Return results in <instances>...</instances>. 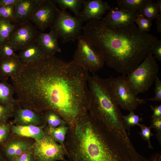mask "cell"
I'll return each mask as SVG.
<instances>
[{"label":"cell","instance_id":"obj_1","mask_svg":"<svg viewBox=\"0 0 161 161\" xmlns=\"http://www.w3.org/2000/svg\"><path fill=\"white\" fill-rule=\"evenodd\" d=\"M89 75L72 61L50 56L24 64L11 79L17 100L25 108L52 110L72 124L88 109Z\"/></svg>","mask_w":161,"mask_h":161},{"label":"cell","instance_id":"obj_2","mask_svg":"<svg viewBox=\"0 0 161 161\" xmlns=\"http://www.w3.org/2000/svg\"><path fill=\"white\" fill-rule=\"evenodd\" d=\"M82 30L100 52L105 64L126 75L142 63L157 40L140 31L135 23L110 28L101 20H93L83 26Z\"/></svg>","mask_w":161,"mask_h":161},{"label":"cell","instance_id":"obj_3","mask_svg":"<svg viewBox=\"0 0 161 161\" xmlns=\"http://www.w3.org/2000/svg\"><path fill=\"white\" fill-rule=\"evenodd\" d=\"M68 161H143L128 135L86 116L75 123Z\"/></svg>","mask_w":161,"mask_h":161},{"label":"cell","instance_id":"obj_4","mask_svg":"<svg viewBox=\"0 0 161 161\" xmlns=\"http://www.w3.org/2000/svg\"><path fill=\"white\" fill-rule=\"evenodd\" d=\"M88 85L89 95L88 109L93 117L127 134L123 115L114 96L111 78H103L89 75Z\"/></svg>","mask_w":161,"mask_h":161},{"label":"cell","instance_id":"obj_5","mask_svg":"<svg viewBox=\"0 0 161 161\" xmlns=\"http://www.w3.org/2000/svg\"><path fill=\"white\" fill-rule=\"evenodd\" d=\"M158 65L150 51L142 63L126 76L128 84L136 95L148 90L157 77Z\"/></svg>","mask_w":161,"mask_h":161},{"label":"cell","instance_id":"obj_6","mask_svg":"<svg viewBox=\"0 0 161 161\" xmlns=\"http://www.w3.org/2000/svg\"><path fill=\"white\" fill-rule=\"evenodd\" d=\"M77 40V47L72 61L88 72H95L102 68L105 62L97 47L83 35Z\"/></svg>","mask_w":161,"mask_h":161},{"label":"cell","instance_id":"obj_7","mask_svg":"<svg viewBox=\"0 0 161 161\" xmlns=\"http://www.w3.org/2000/svg\"><path fill=\"white\" fill-rule=\"evenodd\" d=\"M83 22L78 17L73 16L66 11L59 10L57 17L50 27L62 42H74L81 35Z\"/></svg>","mask_w":161,"mask_h":161},{"label":"cell","instance_id":"obj_8","mask_svg":"<svg viewBox=\"0 0 161 161\" xmlns=\"http://www.w3.org/2000/svg\"><path fill=\"white\" fill-rule=\"evenodd\" d=\"M111 78L115 98L121 109L133 111L140 105L145 103L144 99L140 98L134 93L128 84L126 75Z\"/></svg>","mask_w":161,"mask_h":161},{"label":"cell","instance_id":"obj_9","mask_svg":"<svg viewBox=\"0 0 161 161\" xmlns=\"http://www.w3.org/2000/svg\"><path fill=\"white\" fill-rule=\"evenodd\" d=\"M67 153L65 148L48 135L35 141L33 147L35 161H68L65 158Z\"/></svg>","mask_w":161,"mask_h":161},{"label":"cell","instance_id":"obj_10","mask_svg":"<svg viewBox=\"0 0 161 161\" xmlns=\"http://www.w3.org/2000/svg\"><path fill=\"white\" fill-rule=\"evenodd\" d=\"M39 32L34 25L28 21L17 25L8 41L16 52L21 51L35 42Z\"/></svg>","mask_w":161,"mask_h":161},{"label":"cell","instance_id":"obj_11","mask_svg":"<svg viewBox=\"0 0 161 161\" xmlns=\"http://www.w3.org/2000/svg\"><path fill=\"white\" fill-rule=\"evenodd\" d=\"M59 9L52 0H43L32 14L29 21L38 30L44 31L52 25L56 19Z\"/></svg>","mask_w":161,"mask_h":161},{"label":"cell","instance_id":"obj_12","mask_svg":"<svg viewBox=\"0 0 161 161\" xmlns=\"http://www.w3.org/2000/svg\"><path fill=\"white\" fill-rule=\"evenodd\" d=\"M82 8L77 16L83 22L100 20L106 12L111 8L107 1L102 0H84Z\"/></svg>","mask_w":161,"mask_h":161},{"label":"cell","instance_id":"obj_13","mask_svg":"<svg viewBox=\"0 0 161 161\" xmlns=\"http://www.w3.org/2000/svg\"><path fill=\"white\" fill-rule=\"evenodd\" d=\"M105 17L101 20L107 27L112 28L126 26L133 23L137 14L119 7L111 8Z\"/></svg>","mask_w":161,"mask_h":161},{"label":"cell","instance_id":"obj_14","mask_svg":"<svg viewBox=\"0 0 161 161\" xmlns=\"http://www.w3.org/2000/svg\"><path fill=\"white\" fill-rule=\"evenodd\" d=\"M42 1L43 0H19L15 6L13 22L18 25L29 21L32 14Z\"/></svg>","mask_w":161,"mask_h":161},{"label":"cell","instance_id":"obj_15","mask_svg":"<svg viewBox=\"0 0 161 161\" xmlns=\"http://www.w3.org/2000/svg\"><path fill=\"white\" fill-rule=\"evenodd\" d=\"M58 37L51 30L48 33L39 32L36 42L45 56H54L61 52V49L58 43Z\"/></svg>","mask_w":161,"mask_h":161},{"label":"cell","instance_id":"obj_16","mask_svg":"<svg viewBox=\"0 0 161 161\" xmlns=\"http://www.w3.org/2000/svg\"><path fill=\"white\" fill-rule=\"evenodd\" d=\"M24 64L18 55L0 57V80H7L9 77L11 78L16 77L21 72Z\"/></svg>","mask_w":161,"mask_h":161},{"label":"cell","instance_id":"obj_17","mask_svg":"<svg viewBox=\"0 0 161 161\" xmlns=\"http://www.w3.org/2000/svg\"><path fill=\"white\" fill-rule=\"evenodd\" d=\"M31 142L16 139L5 145L1 153L6 161H13L16 157L33 147Z\"/></svg>","mask_w":161,"mask_h":161},{"label":"cell","instance_id":"obj_18","mask_svg":"<svg viewBox=\"0 0 161 161\" xmlns=\"http://www.w3.org/2000/svg\"><path fill=\"white\" fill-rule=\"evenodd\" d=\"M13 114L15 121L18 125L36 126L42 122L41 118L39 114L27 108L15 109Z\"/></svg>","mask_w":161,"mask_h":161},{"label":"cell","instance_id":"obj_19","mask_svg":"<svg viewBox=\"0 0 161 161\" xmlns=\"http://www.w3.org/2000/svg\"><path fill=\"white\" fill-rule=\"evenodd\" d=\"M15 93L14 86L8 83L7 80L0 82V105L15 109L18 103L13 95Z\"/></svg>","mask_w":161,"mask_h":161},{"label":"cell","instance_id":"obj_20","mask_svg":"<svg viewBox=\"0 0 161 161\" xmlns=\"http://www.w3.org/2000/svg\"><path fill=\"white\" fill-rule=\"evenodd\" d=\"M42 127L35 125H13L11 130L13 132L18 135L34 139L35 141L42 138L45 135Z\"/></svg>","mask_w":161,"mask_h":161},{"label":"cell","instance_id":"obj_21","mask_svg":"<svg viewBox=\"0 0 161 161\" xmlns=\"http://www.w3.org/2000/svg\"><path fill=\"white\" fill-rule=\"evenodd\" d=\"M18 55L24 64L35 61L45 56L36 42L20 51Z\"/></svg>","mask_w":161,"mask_h":161},{"label":"cell","instance_id":"obj_22","mask_svg":"<svg viewBox=\"0 0 161 161\" xmlns=\"http://www.w3.org/2000/svg\"><path fill=\"white\" fill-rule=\"evenodd\" d=\"M84 0H52L55 4H57L61 10L66 11L68 8L73 12L75 16H78L82 8Z\"/></svg>","mask_w":161,"mask_h":161},{"label":"cell","instance_id":"obj_23","mask_svg":"<svg viewBox=\"0 0 161 161\" xmlns=\"http://www.w3.org/2000/svg\"><path fill=\"white\" fill-rule=\"evenodd\" d=\"M147 0H117L118 7L139 14Z\"/></svg>","mask_w":161,"mask_h":161},{"label":"cell","instance_id":"obj_24","mask_svg":"<svg viewBox=\"0 0 161 161\" xmlns=\"http://www.w3.org/2000/svg\"><path fill=\"white\" fill-rule=\"evenodd\" d=\"M17 25L9 19L0 18V45L8 41Z\"/></svg>","mask_w":161,"mask_h":161},{"label":"cell","instance_id":"obj_25","mask_svg":"<svg viewBox=\"0 0 161 161\" xmlns=\"http://www.w3.org/2000/svg\"><path fill=\"white\" fill-rule=\"evenodd\" d=\"M139 14L151 21L156 19L160 14L157 9L155 2L151 0H147L142 8Z\"/></svg>","mask_w":161,"mask_h":161},{"label":"cell","instance_id":"obj_26","mask_svg":"<svg viewBox=\"0 0 161 161\" xmlns=\"http://www.w3.org/2000/svg\"><path fill=\"white\" fill-rule=\"evenodd\" d=\"M67 130L68 127L63 124L56 128H49V135L56 142L65 148L64 142Z\"/></svg>","mask_w":161,"mask_h":161},{"label":"cell","instance_id":"obj_27","mask_svg":"<svg viewBox=\"0 0 161 161\" xmlns=\"http://www.w3.org/2000/svg\"><path fill=\"white\" fill-rule=\"evenodd\" d=\"M46 111L44 117L48 123L49 128H56L65 123V121L55 112L51 110Z\"/></svg>","mask_w":161,"mask_h":161},{"label":"cell","instance_id":"obj_28","mask_svg":"<svg viewBox=\"0 0 161 161\" xmlns=\"http://www.w3.org/2000/svg\"><path fill=\"white\" fill-rule=\"evenodd\" d=\"M129 113L127 115L123 116V125L126 130H128L129 133L131 127L137 125L143 121V118L136 114L133 111H129Z\"/></svg>","mask_w":161,"mask_h":161},{"label":"cell","instance_id":"obj_29","mask_svg":"<svg viewBox=\"0 0 161 161\" xmlns=\"http://www.w3.org/2000/svg\"><path fill=\"white\" fill-rule=\"evenodd\" d=\"M135 22L137 25V27L140 31L148 32L150 30L152 26L151 21L143 16L139 14H137Z\"/></svg>","mask_w":161,"mask_h":161},{"label":"cell","instance_id":"obj_30","mask_svg":"<svg viewBox=\"0 0 161 161\" xmlns=\"http://www.w3.org/2000/svg\"><path fill=\"white\" fill-rule=\"evenodd\" d=\"M12 45L8 41L0 45V57H8L17 55Z\"/></svg>","mask_w":161,"mask_h":161},{"label":"cell","instance_id":"obj_31","mask_svg":"<svg viewBox=\"0 0 161 161\" xmlns=\"http://www.w3.org/2000/svg\"><path fill=\"white\" fill-rule=\"evenodd\" d=\"M137 125L140 126L141 129V131L138 133V134H140L143 139L147 142L148 148L153 149V147L150 140L151 137L154 135L151 132V127L150 126L149 127H147L145 125L140 123L138 124Z\"/></svg>","mask_w":161,"mask_h":161},{"label":"cell","instance_id":"obj_32","mask_svg":"<svg viewBox=\"0 0 161 161\" xmlns=\"http://www.w3.org/2000/svg\"><path fill=\"white\" fill-rule=\"evenodd\" d=\"M15 109L0 105V125L6 123L13 114Z\"/></svg>","mask_w":161,"mask_h":161},{"label":"cell","instance_id":"obj_33","mask_svg":"<svg viewBox=\"0 0 161 161\" xmlns=\"http://www.w3.org/2000/svg\"><path fill=\"white\" fill-rule=\"evenodd\" d=\"M15 6H0V18L9 19L12 21L14 17Z\"/></svg>","mask_w":161,"mask_h":161},{"label":"cell","instance_id":"obj_34","mask_svg":"<svg viewBox=\"0 0 161 161\" xmlns=\"http://www.w3.org/2000/svg\"><path fill=\"white\" fill-rule=\"evenodd\" d=\"M150 126L157 132L156 136L160 144L161 143V118L152 119Z\"/></svg>","mask_w":161,"mask_h":161},{"label":"cell","instance_id":"obj_35","mask_svg":"<svg viewBox=\"0 0 161 161\" xmlns=\"http://www.w3.org/2000/svg\"><path fill=\"white\" fill-rule=\"evenodd\" d=\"M155 96L153 98L144 99L145 100H150L160 102L161 101V81L157 77L155 81Z\"/></svg>","mask_w":161,"mask_h":161},{"label":"cell","instance_id":"obj_36","mask_svg":"<svg viewBox=\"0 0 161 161\" xmlns=\"http://www.w3.org/2000/svg\"><path fill=\"white\" fill-rule=\"evenodd\" d=\"M10 134L9 125L6 123L0 125V145L4 144Z\"/></svg>","mask_w":161,"mask_h":161},{"label":"cell","instance_id":"obj_37","mask_svg":"<svg viewBox=\"0 0 161 161\" xmlns=\"http://www.w3.org/2000/svg\"><path fill=\"white\" fill-rule=\"evenodd\" d=\"M13 161H35L33 153V147L16 157Z\"/></svg>","mask_w":161,"mask_h":161},{"label":"cell","instance_id":"obj_38","mask_svg":"<svg viewBox=\"0 0 161 161\" xmlns=\"http://www.w3.org/2000/svg\"><path fill=\"white\" fill-rule=\"evenodd\" d=\"M151 52L155 59L161 61V41L157 39L153 46Z\"/></svg>","mask_w":161,"mask_h":161},{"label":"cell","instance_id":"obj_39","mask_svg":"<svg viewBox=\"0 0 161 161\" xmlns=\"http://www.w3.org/2000/svg\"><path fill=\"white\" fill-rule=\"evenodd\" d=\"M151 110L153 112V114L151 117L152 119L161 118V105L153 106L150 105Z\"/></svg>","mask_w":161,"mask_h":161},{"label":"cell","instance_id":"obj_40","mask_svg":"<svg viewBox=\"0 0 161 161\" xmlns=\"http://www.w3.org/2000/svg\"><path fill=\"white\" fill-rule=\"evenodd\" d=\"M19 0H0V6H15Z\"/></svg>","mask_w":161,"mask_h":161},{"label":"cell","instance_id":"obj_41","mask_svg":"<svg viewBox=\"0 0 161 161\" xmlns=\"http://www.w3.org/2000/svg\"><path fill=\"white\" fill-rule=\"evenodd\" d=\"M145 161H161V154L159 153H155L151 155Z\"/></svg>","mask_w":161,"mask_h":161},{"label":"cell","instance_id":"obj_42","mask_svg":"<svg viewBox=\"0 0 161 161\" xmlns=\"http://www.w3.org/2000/svg\"><path fill=\"white\" fill-rule=\"evenodd\" d=\"M156 23L157 26V30L159 33H161V14H159L156 19Z\"/></svg>","mask_w":161,"mask_h":161},{"label":"cell","instance_id":"obj_43","mask_svg":"<svg viewBox=\"0 0 161 161\" xmlns=\"http://www.w3.org/2000/svg\"><path fill=\"white\" fill-rule=\"evenodd\" d=\"M157 9L159 13L161 14V0H158L156 3Z\"/></svg>","mask_w":161,"mask_h":161},{"label":"cell","instance_id":"obj_44","mask_svg":"<svg viewBox=\"0 0 161 161\" xmlns=\"http://www.w3.org/2000/svg\"><path fill=\"white\" fill-rule=\"evenodd\" d=\"M0 161H6L3 156L0 150Z\"/></svg>","mask_w":161,"mask_h":161}]
</instances>
